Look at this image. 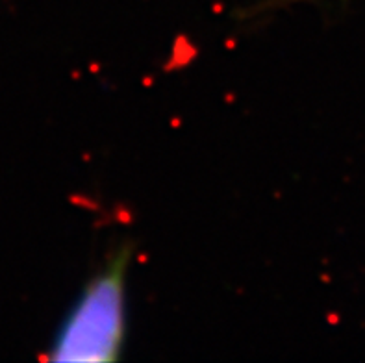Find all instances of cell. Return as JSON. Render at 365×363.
<instances>
[{"label":"cell","mask_w":365,"mask_h":363,"mask_svg":"<svg viewBox=\"0 0 365 363\" xmlns=\"http://www.w3.org/2000/svg\"><path fill=\"white\" fill-rule=\"evenodd\" d=\"M132 247L108 260L65 317L51 347L54 362H113L125 337V276Z\"/></svg>","instance_id":"cell-1"}]
</instances>
